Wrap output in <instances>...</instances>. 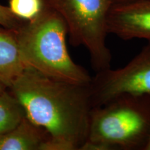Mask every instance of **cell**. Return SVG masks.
I'll return each mask as SVG.
<instances>
[{
    "label": "cell",
    "instance_id": "7c38bea8",
    "mask_svg": "<svg viewBox=\"0 0 150 150\" xmlns=\"http://www.w3.org/2000/svg\"><path fill=\"white\" fill-rule=\"evenodd\" d=\"M8 88L7 87V86H6L4 83H2V82L0 81V93H3L4 91H5L6 90H7Z\"/></svg>",
    "mask_w": 150,
    "mask_h": 150
},
{
    "label": "cell",
    "instance_id": "277c9868",
    "mask_svg": "<svg viewBox=\"0 0 150 150\" xmlns=\"http://www.w3.org/2000/svg\"><path fill=\"white\" fill-rule=\"evenodd\" d=\"M115 0H44L63 18L70 43L88 50L97 72L110 67L112 54L106 45L107 20Z\"/></svg>",
    "mask_w": 150,
    "mask_h": 150
},
{
    "label": "cell",
    "instance_id": "ba28073f",
    "mask_svg": "<svg viewBox=\"0 0 150 150\" xmlns=\"http://www.w3.org/2000/svg\"><path fill=\"white\" fill-rule=\"evenodd\" d=\"M50 136L25 117L9 132L0 136V150H41Z\"/></svg>",
    "mask_w": 150,
    "mask_h": 150
},
{
    "label": "cell",
    "instance_id": "7a4b0ae2",
    "mask_svg": "<svg viewBox=\"0 0 150 150\" xmlns=\"http://www.w3.org/2000/svg\"><path fill=\"white\" fill-rule=\"evenodd\" d=\"M68 29L63 18L45 4L41 13L16 29L18 49L27 67L55 79L89 85L92 77L76 64L67 50Z\"/></svg>",
    "mask_w": 150,
    "mask_h": 150
},
{
    "label": "cell",
    "instance_id": "4fadbf2b",
    "mask_svg": "<svg viewBox=\"0 0 150 150\" xmlns=\"http://www.w3.org/2000/svg\"><path fill=\"white\" fill-rule=\"evenodd\" d=\"M145 150H150V140H149V143H148L147 146V147H146Z\"/></svg>",
    "mask_w": 150,
    "mask_h": 150
},
{
    "label": "cell",
    "instance_id": "9c48e42d",
    "mask_svg": "<svg viewBox=\"0 0 150 150\" xmlns=\"http://www.w3.org/2000/svg\"><path fill=\"white\" fill-rule=\"evenodd\" d=\"M25 117L23 106L10 90L0 93V136L16 128Z\"/></svg>",
    "mask_w": 150,
    "mask_h": 150
},
{
    "label": "cell",
    "instance_id": "8fae6325",
    "mask_svg": "<svg viewBox=\"0 0 150 150\" xmlns=\"http://www.w3.org/2000/svg\"><path fill=\"white\" fill-rule=\"evenodd\" d=\"M24 20L18 18L12 13L8 6L0 4V24L12 29H17L23 23Z\"/></svg>",
    "mask_w": 150,
    "mask_h": 150
},
{
    "label": "cell",
    "instance_id": "3957f363",
    "mask_svg": "<svg viewBox=\"0 0 150 150\" xmlns=\"http://www.w3.org/2000/svg\"><path fill=\"white\" fill-rule=\"evenodd\" d=\"M150 140V95L123 94L93 107L79 150H145Z\"/></svg>",
    "mask_w": 150,
    "mask_h": 150
},
{
    "label": "cell",
    "instance_id": "8992f818",
    "mask_svg": "<svg viewBox=\"0 0 150 150\" xmlns=\"http://www.w3.org/2000/svg\"><path fill=\"white\" fill-rule=\"evenodd\" d=\"M107 31L124 40L150 42V0H115L108 13Z\"/></svg>",
    "mask_w": 150,
    "mask_h": 150
},
{
    "label": "cell",
    "instance_id": "5b68a950",
    "mask_svg": "<svg viewBox=\"0 0 150 150\" xmlns=\"http://www.w3.org/2000/svg\"><path fill=\"white\" fill-rule=\"evenodd\" d=\"M91 88L93 107L123 94L150 95V42L124 67L97 72Z\"/></svg>",
    "mask_w": 150,
    "mask_h": 150
},
{
    "label": "cell",
    "instance_id": "52a82bcc",
    "mask_svg": "<svg viewBox=\"0 0 150 150\" xmlns=\"http://www.w3.org/2000/svg\"><path fill=\"white\" fill-rule=\"evenodd\" d=\"M26 67L19 52L16 29L0 24V81L10 88Z\"/></svg>",
    "mask_w": 150,
    "mask_h": 150
},
{
    "label": "cell",
    "instance_id": "30bf717a",
    "mask_svg": "<svg viewBox=\"0 0 150 150\" xmlns=\"http://www.w3.org/2000/svg\"><path fill=\"white\" fill-rule=\"evenodd\" d=\"M8 8L12 13L24 21H31L41 13L44 0H8Z\"/></svg>",
    "mask_w": 150,
    "mask_h": 150
},
{
    "label": "cell",
    "instance_id": "6da1fadb",
    "mask_svg": "<svg viewBox=\"0 0 150 150\" xmlns=\"http://www.w3.org/2000/svg\"><path fill=\"white\" fill-rule=\"evenodd\" d=\"M8 89L28 119L50 136L41 150H79L87 140L93 108L91 84L63 81L26 67Z\"/></svg>",
    "mask_w": 150,
    "mask_h": 150
}]
</instances>
